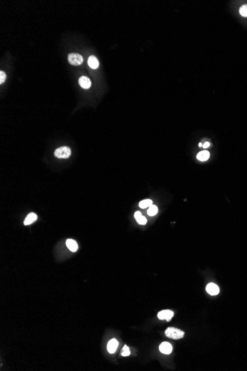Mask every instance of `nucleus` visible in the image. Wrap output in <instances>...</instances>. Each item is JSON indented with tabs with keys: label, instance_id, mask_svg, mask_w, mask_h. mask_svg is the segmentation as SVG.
<instances>
[{
	"label": "nucleus",
	"instance_id": "1",
	"mask_svg": "<svg viewBox=\"0 0 247 371\" xmlns=\"http://www.w3.org/2000/svg\"><path fill=\"white\" fill-rule=\"evenodd\" d=\"M165 335L168 337V338H173V339L177 340L182 338L184 336V332L180 331L175 328H168L165 331Z\"/></svg>",
	"mask_w": 247,
	"mask_h": 371
},
{
	"label": "nucleus",
	"instance_id": "2",
	"mask_svg": "<svg viewBox=\"0 0 247 371\" xmlns=\"http://www.w3.org/2000/svg\"><path fill=\"white\" fill-rule=\"evenodd\" d=\"M54 155L59 159H67L71 155V150L67 146L59 147L55 151Z\"/></svg>",
	"mask_w": 247,
	"mask_h": 371
},
{
	"label": "nucleus",
	"instance_id": "3",
	"mask_svg": "<svg viewBox=\"0 0 247 371\" xmlns=\"http://www.w3.org/2000/svg\"><path fill=\"white\" fill-rule=\"evenodd\" d=\"M83 61H84L83 57L80 54H70L68 55V62L72 65H79V64H82Z\"/></svg>",
	"mask_w": 247,
	"mask_h": 371
},
{
	"label": "nucleus",
	"instance_id": "4",
	"mask_svg": "<svg viewBox=\"0 0 247 371\" xmlns=\"http://www.w3.org/2000/svg\"><path fill=\"white\" fill-rule=\"evenodd\" d=\"M174 313L170 310H163L160 311L158 314V318L161 320H166V321H170L173 317Z\"/></svg>",
	"mask_w": 247,
	"mask_h": 371
},
{
	"label": "nucleus",
	"instance_id": "5",
	"mask_svg": "<svg viewBox=\"0 0 247 371\" xmlns=\"http://www.w3.org/2000/svg\"><path fill=\"white\" fill-rule=\"evenodd\" d=\"M206 290H207L208 293L210 294V295H212V296L218 295L220 292L219 287H218V285H215L214 283L208 284V285H207V287H206Z\"/></svg>",
	"mask_w": 247,
	"mask_h": 371
},
{
	"label": "nucleus",
	"instance_id": "6",
	"mask_svg": "<svg viewBox=\"0 0 247 371\" xmlns=\"http://www.w3.org/2000/svg\"><path fill=\"white\" fill-rule=\"evenodd\" d=\"M159 350L163 354H170L173 351V346L171 344L166 342L161 343L159 346Z\"/></svg>",
	"mask_w": 247,
	"mask_h": 371
},
{
	"label": "nucleus",
	"instance_id": "7",
	"mask_svg": "<svg viewBox=\"0 0 247 371\" xmlns=\"http://www.w3.org/2000/svg\"><path fill=\"white\" fill-rule=\"evenodd\" d=\"M118 346V342L115 338H112L107 344V350L110 353H114Z\"/></svg>",
	"mask_w": 247,
	"mask_h": 371
},
{
	"label": "nucleus",
	"instance_id": "8",
	"mask_svg": "<svg viewBox=\"0 0 247 371\" xmlns=\"http://www.w3.org/2000/svg\"><path fill=\"white\" fill-rule=\"evenodd\" d=\"M79 85L84 89H88L91 86V81L87 76H81L79 79Z\"/></svg>",
	"mask_w": 247,
	"mask_h": 371
},
{
	"label": "nucleus",
	"instance_id": "9",
	"mask_svg": "<svg viewBox=\"0 0 247 371\" xmlns=\"http://www.w3.org/2000/svg\"><path fill=\"white\" fill-rule=\"evenodd\" d=\"M66 245L67 248L72 252H76L78 250V244L75 240L69 239L66 241Z\"/></svg>",
	"mask_w": 247,
	"mask_h": 371
},
{
	"label": "nucleus",
	"instance_id": "10",
	"mask_svg": "<svg viewBox=\"0 0 247 371\" xmlns=\"http://www.w3.org/2000/svg\"><path fill=\"white\" fill-rule=\"evenodd\" d=\"M88 65L93 69L98 68V66H99V62H98V59L94 56H90L89 59H88Z\"/></svg>",
	"mask_w": 247,
	"mask_h": 371
},
{
	"label": "nucleus",
	"instance_id": "11",
	"mask_svg": "<svg viewBox=\"0 0 247 371\" xmlns=\"http://www.w3.org/2000/svg\"><path fill=\"white\" fill-rule=\"evenodd\" d=\"M36 219H37L36 214L34 213H29L28 215L27 216V217L25 218L24 224H25V225H29V224H31L32 223H33L36 220Z\"/></svg>",
	"mask_w": 247,
	"mask_h": 371
},
{
	"label": "nucleus",
	"instance_id": "12",
	"mask_svg": "<svg viewBox=\"0 0 247 371\" xmlns=\"http://www.w3.org/2000/svg\"><path fill=\"white\" fill-rule=\"evenodd\" d=\"M209 156H210V154H209V151H201L200 153L197 154V159L201 161H207V160H208V159H209Z\"/></svg>",
	"mask_w": 247,
	"mask_h": 371
},
{
	"label": "nucleus",
	"instance_id": "13",
	"mask_svg": "<svg viewBox=\"0 0 247 371\" xmlns=\"http://www.w3.org/2000/svg\"><path fill=\"white\" fill-rule=\"evenodd\" d=\"M134 217H135L137 222L140 224H145L146 222H147V220H146V218L144 217V216L142 215V213L139 211L136 212L135 214H134Z\"/></svg>",
	"mask_w": 247,
	"mask_h": 371
},
{
	"label": "nucleus",
	"instance_id": "14",
	"mask_svg": "<svg viewBox=\"0 0 247 371\" xmlns=\"http://www.w3.org/2000/svg\"><path fill=\"white\" fill-rule=\"evenodd\" d=\"M153 204V201L151 199H144L139 202V207H140L141 208L144 209L146 208V207H150Z\"/></svg>",
	"mask_w": 247,
	"mask_h": 371
},
{
	"label": "nucleus",
	"instance_id": "15",
	"mask_svg": "<svg viewBox=\"0 0 247 371\" xmlns=\"http://www.w3.org/2000/svg\"><path fill=\"white\" fill-rule=\"evenodd\" d=\"M158 209L157 206L152 205L150 207H149V208H148L147 214L149 216H150V217H153V216H156V214L158 213Z\"/></svg>",
	"mask_w": 247,
	"mask_h": 371
},
{
	"label": "nucleus",
	"instance_id": "16",
	"mask_svg": "<svg viewBox=\"0 0 247 371\" xmlns=\"http://www.w3.org/2000/svg\"><path fill=\"white\" fill-rule=\"evenodd\" d=\"M240 13L242 16L247 17V5L241 6V8H240Z\"/></svg>",
	"mask_w": 247,
	"mask_h": 371
},
{
	"label": "nucleus",
	"instance_id": "17",
	"mask_svg": "<svg viewBox=\"0 0 247 371\" xmlns=\"http://www.w3.org/2000/svg\"><path fill=\"white\" fill-rule=\"evenodd\" d=\"M130 354V351H129V348L127 346H124L123 349H122V355H123V356H128V355Z\"/></svg>",
	"mask_w": 247,
	"mask_h": 371
},
{
	"label": "nucleus",
	"instance_id": "18",
	"mask_svg": "<svg viewBox=\"0 0 247 371\" xmlns=\"http://www.w3.org/2000/svg\"><path fill=\"white\" fill-rule=\"evenodd\" d=\"M6 79V74L3 71L0 72V84H2Z\"/></svg>",
	"mask_w": 247,
	"mask_h": 371
},
{
	"label": "nucleus",
	"instance_id": "19",
	"mask_svg": "<svg viewBox=\"0 0 247 371\" xmlns=\"http://www.w3.org/2000/svg\"><path fill=\"white\" fill-rule=\"evenodd\" d=\"M209 144H209V142H205V143H204V145H203V147H204V148H207V147H209Z\"/></svg>",
	"mask_w": 247,
	"mask_h": 371
},
{
	"label": "nucleus",
	"instance_id": "20",
	"mask_svg": "<svg viewBox=\"0 0 247 371\" xmlns=\"http://www.w3.org/2000/svg\"><path fill=\"white\" fill-rule=\"evenodd\" d=\"M202 143H199V147H202Z\"/></svg>",
	"mask_w": 247,
	"mask_h": 371
}]
</instances>
